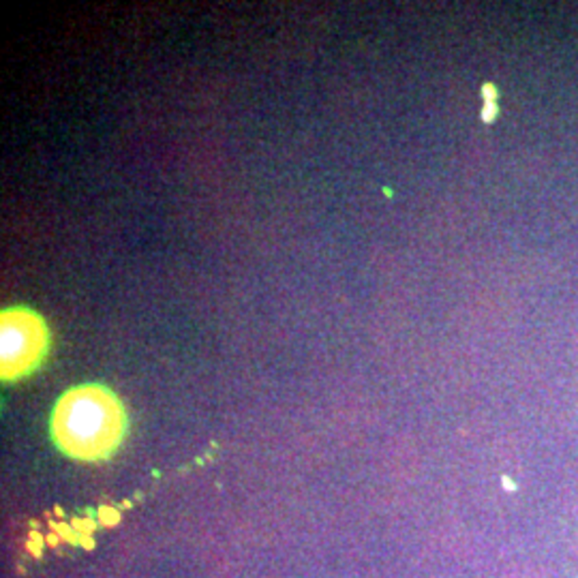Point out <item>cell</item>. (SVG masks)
Returning <instances> with one entry per match:
<instances>
[{
	"mask_svg": "<svg viewBox=\"0 0 578 578\" xmlns=\"http://www.w3.org/2000/svg\"><path fill=\"white\" fill-rule=\"evenodd\" d=\"M126 433V411L116 392L82 383L63 392L49 415V435L71 459L97 463L110 459Z\"/></svg>",
	"mask_w": 578,
	"mask_h": 578,
	"instance_id": "1",
	"label": "cell"
},
{
	"mask_svg": "<svg viewBox=\"0 0 578 578\" xmlns=\"http://www.w3.org/2000/svg\"><path fill=\"white\" fill-rule=\"evenodd\" d=\"M49 349V328L28 306H9L0 313V375L17 381L37 371Z\"/></svg>",
	"mask_w": 578,
	"mask_h": 578,
	"instance_id": "2",
	"label": "cell"
},
{
	"mask_svg": "<svg viewBox=\"0 0 578 578\" xmlns=\"http://www.w3.org/2000/svg\"><path fill=\"white\" fill-rule=\"evenodd\" d=\"M482 92H484V101H486L482 118H484L486 122H490V120L497 116V90H495L493 84H484Z\"/></svg>",
	"mask_w": 578,
	"mask_h": 578,
	"instance_id": "3",
	"label": "cell"
},
{
	"mask_svg": "<svg viewBox=\"0 0 578 578\" xmlns=\"http://www.w3.org/2000/svg\"><path fill=\"white\" fill-rule=\"evenodd\" d=\"M101 518H103L105 525H112V522L118 520V514L116 512H108V510H101Z\"/></svg>",
	"mask_w": 578,
	"mask_h": 578,
	"instance_id": "4",
	"label": "cell"
}]
</instances>
